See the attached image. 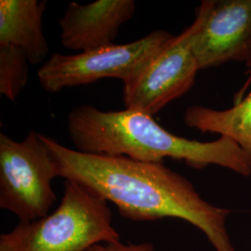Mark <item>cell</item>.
Here are the masks:
<instances>
[{"label":"cell","mask_w":251,"mask_h":251,"mask_svg":"<svg viewBox=\"0 0 251 251\" xmlns=\"http://www.w3.org/2000/svg\"><path fill=\"white\" fill-rule=\"evenodd\" d=\"M41 139L56 162L60 177L78 181L114 203L119 214L132 222L177 218L205 233L216 251H236L227 231L231 210L214 206L198 194L188 179L164 163L127 156L90 154Z\"/></svg>","instance_id":"obj_1"},{"label":"cell","mask_w":251,"mask_h":251,"mask_svg":"<svg viewBox=\"0 0 251 251\" xmlns=\"http://www.w3.org/2000/svg\"><path fill=\"white\" fill-rule=\"evenodd\" d=\"M173 37L158 30L126 44H112L75 55L54 53L39 68L38 81L50 93L103 78L124 83L141 72Z\"/></svg>","instance_id":"obj_5"},{"label":"cell","mask_w":251,"mask_h":251,"mask_svg":"<svg viewBox=\"0 0 251 251\" xmlns=\"http://www.w3.org/2000/svg\"><path fill=\"white\" fill-rule=\"evenodd\" d=\"M46 7L45 0L0 1V44L24 50L30 64L44 62L50 50L43 30Z\"/></svg>","instance_id":"obj_9"},{"label":"cell","mask_w":251,"mask_h":251,"mask_svg":"<svg viewBox=\"0 0 251 251\" xmlns=\"http://www.w3.org/2000/svg\"><path fill=\"white\" fill-rule=\"evenodd\" d=\"M29 61L24 50L14 46L0 44V93L16 100L25 88L29 76Z\"/></svg>","instance_id":"obj_11"},{"label":"cell","mask_w":251,"mask_h":251,"mask_svg":"<svg viewBox=\"0 0 251 251\" xmlns=\"http://www.w3.org/2000/svg\"><path fill=\"white\" fill-rule=\"evenodd\" d=\"M120 241L112 210L99 193L65 179L62 201L52 213L20 222L0 236V251H87L100 243Z\"/></svg>","instance_id":"obj_3"},{"label":"cell","mask_w":251,"mask_h":251,"mask_svg":"<svg viewBox=\"0 0 251 251\" xmlns=\"http://www.w3.org/2000/svg\"><path fill=\"white\" fill-rule=\"evenodd\" d=\"M199 70L229 62L251 65V0H204L190 25Z\"/></svg>","instance_id":"obj_6"},{"label":"cell","mask_w":251,"mask_h":251,"mask_svg":"<svg viewBox=\"0 0 251 251\" xmlns=\"http://www.w3.org/2000/svg\"><path fill=\"white\" fill-rule=\"evenodd\" d=\"M135 10L133 0H97L86 5L70 2L59 20L61 43L81 52L112 45Z\"/></svg>","instance_id":"obj_8"},{"label":"cell","mask_w":251,"mask_h":251,"mask_svg":"<svg viewBox=\"0 0 251 251\" xmlns=\"http://www.w3.org/2000/svg\"><path fill=\"white\" fill-rule=\"evenodd\" d=\"M60 172L41 134L31 130L17 142L0 133V207L32 222L50 214L56 195L51 181Z\"/></svg>","instance_id":"obj_4"},{"label":"cell","mask_w":251,"mask_h":251,"mask_svg":"<svg viewBox=\"0 0 251 251\" xmlns=\"http://www.w3.org/2000/svg\"><path fill=\"white\" fill-rule=\"evenodd\" d=\"M87 251H157L152 243L143 242L139 244H123L120 241L96 244Z\"/></svg>","instance_id":"obj_12"},{"label":"cell","mask_w":251,"mask_h":251,"mask_svg":"<svg viewBox=\"0 0 251 251\" xmlns=\"http://www.w3.org/2000/svg\"><path fill=\"white\" fill-rule=\"evenodd\" d=\"M199 70L191 49V28L187 27L147 63L134 77L123 83V102L132 109L153 116L192 89Z\"/></svg>","instance_id":"obj_7"},{"label":"cell","mask_w":251,"mask_h":251,"mask_svg":"<svg viewBox=\"0 0 251 251\" xmlns=\"http://www.w3.org/2000/svg\"><path fill=\"white\" fill-rule=\"evenodd\" d=\"M183 122L202 133H217L230 138L251 161V91L244 99L234 102L233 106L225 110L189 106L183 114Z\"/></svg>","instance_id":"obj_10"},{"label":"cell","mask_w":251,"mask_h":251,"mask_svg":"<svg viewBox=\"0 0 251 251\" xmlns=\"http://www.w3.org/2000/svg\"><path fill=\"white\" fill-rule=\"evenodd\" d=\"M67 129L79 152L153 163L171 157L196 170L216 165L244 177L251 175L249 155L230 138L221 136L213 142L189 140L172 134L152 116L137 110L104 112L79 105L69 113Z\"/></svg>","instance_id":"obj_2"}]
</instances>
